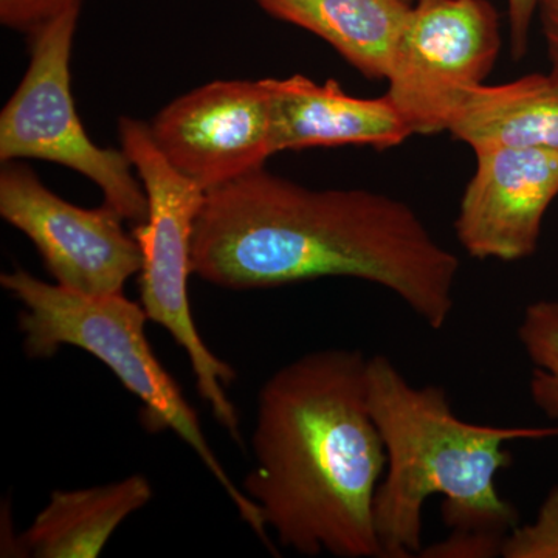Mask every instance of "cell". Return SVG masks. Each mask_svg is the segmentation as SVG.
Listing matches in <instances>:
<instances>
[{
    "mask_svg": "<svg viewBox=\"0 0 558 558\" xmlns=\"http://www.w3.org/2000/svg\"><path fill=\"white\" fill-rule=\"evenodd\" d=\"M366 389L379 428L387 469L374 499L381 558L416 557L424 549V508L442 497L450 532L506 538L520 524L519 510L499 494L497 476L512 464L506 446L556 438L558 427H497L464 421L446 389L416 387L391 359L368 357Z\"/></svg>",
    "mask_w": 558,
    "mask_h": 558,
    "instance_id": "3957f363",
    "label": "cell"
},
{
    "mask_svg": "<svg viewBox=\"0 0 558 558\" xmlns=\"http://www.w3.org/2000/svg\"><path fill=\"white\" fill-rule=\"evenodd\" d=\"M505 538L475 532H450L444 542L422 549L418 557L428 558H490L501 557Z\"/></svg>",
    "mask_w": 558,
    "mask_h": 558,
    "instance_id": "ac0fdd59",
    "label": "cell"
},
{
    "mask_svg": "<svg viewBox=\"0 0 558 558\" xmlns=\"http://www.w3.org/2000/svg\"><path fill=\"white\" fill-rule=\"evenodd\" d=\"M274 98L277 153L322 146L396 148L413 135L387 95L360 98L337 81L318 84L310 76L267 78Z\"/></svg>",
    "mask_w": 558,
    "mask_h": 558,
    "instance_id": "8fae6325",
    "label": "cell"
},
{
    "mask_svg": "<svg viewBox=\"0 0 558 558\" xmlns=\"http://www.w3.org/2000/svg\"><path fill=\"white\" fill-rule=\"evenodd\" d=\"M149 131L161 156L205 193L278 154L267 78L218 80L186 92L154 117Z\"/></svg>",
    "mask_w": 558,
    "mask_h": 558,
    "instance_id": "9c48e42d",
    "label": "cell"
},
{
    "mask_svg": "<svg viewBox=\"0 0 558 558\" xmlns=\"http://www.w3.org/2000/svg\"><path fill=\"white\" fill-rule=\"evenodd\" d=\"M407 2L414 3L416 0H407Z\"/></svg>",
    "mask_w": 558,
    "mask_h": 558,
    "instance_id": "44dd1931",
    "label": "cell"
},
{
    "mask_svg": "<svg viewBox=\"0 0 558 558\" xmlns=\"http://www.w3.org/2000/svg\"><path fill=\"white\" fill-rule=\"evenodd\" d=\"M459 205L454 231L475 259L512 263L538 247L543 219L558 196V153L484 148Z\"/></svg>",
    "mask_w": 558,
    "mask_h": 558,
    "instance_id": "30bf717a",
    "label": "cell"
},
{
    "mask_svg": "<svg viewBox=\"0 0 558 558\" xmlns=\"http://www.w3.org/2000/svg\"><path fill=\"white\" fill-rule=\"evenodd\" d=\"M368 355L323 349L260 388L244 481L279 545L300 556L381 558L374 499L387 450L371 414Z\"/></svg>",
    "mask_w": 558,
    "mask_h": 558,
    "instance_id": "7a4b0ae2",
    "label": "cell"
},
{
    "mask_svg": "<svg viewBox=\"0 0 558 558\" xmlns=\"http://www.w3.org/2000/svg\"><path fill=\"white\" fill-rule=\"evenodd\" d=\"M517 336L532 363L529 379L532 402L558 427V300L529 304Z\"/></svg>",
    "mask_w": 558,
    "mask_h": 558,
    "instance_id": "9a60e30c",
    "label": "cell"
},
{
    "mask_svg": "<svg viewBox=\"0 0 558 558\" xmlns=\"http://www.w3.org/2000/svg\"><path fill=\"white\" fill-rule=\"evenodd\" d=\"M501 557L558 558V486L550 488L529 524H517L506 535Z\"/></svg>",
    "mask_w": 558,
    "mask_h": 558,
    "instance_id": "2e32d148",
    "label": "cell"
},
{
    "mask_svg": "<svg viewBox=\"0 0 558 558\" xmlns=\"http://www.w3.org/2000/svg\"><path fill=\"white\" fill-rule=\"evenodd\" d=\"M447 132L473 150L558 153V75L531 73L509 83L481 84L459 106Z\"/></svg>",
    "mask_w": 558,
    "mask_h": 558,
    "instance_id": "7c38bea8",
    "label": "cell"
},
{
    "mask_svg": "<svg viewBox=\"0 0 558 558\" xmlns=\"http://www.w3.org/2000/svg\"><path fill=\"white\" fill-rule=\"evenodd\" d=\"M488 0H416L389 62L387 97L410 131H449L470 92L486 83L501 50Z\"/></svg>",
    "mask_w": 558,
    "mask_h": 558,
    "instance_id": "52a82bcc",
    "label": "cell"
},
{
    "mask_svg": "<svg viewBox=\"0 0 558 558\" xmlns=\"http://www.w3.org/2000/svg\"><path fill=\"white\" fill-rule=\"evenodd\" d=\"M81 5L32 33L31 61L0 112V161L46 160L92 180L105 205L135 226L148 218V196L123 149L101 148L87 135L72 94L73 38Z\"/></svg>",
    "mask_w": 558,
    "mask_h": 558,
    "instance_id": "8992f818",
    "label": "cell"
},
{
    "mask_svg": "<svg viewBox=\"0 0 558 558\" xmlns=\"http://www.w3.org/2000/svg\"><path fill=\"white\" fill-rule=\"evenodd\" d=\"M458 256L403 201L362 189L314 190L266 167L205 193L191 271L229 290L322 278L395 293L429 329L454 310Z\"/></svg>",
    "mask_w": 558,
    "mask_h": 558,
    "instance_id": "6da1fadb",
    "label": "cell"
},
{
    "mask_svg": "<svg viewBox=\"0 0 558 558\" xmlns=\"http://www.w3.org/2000/svg\"><path fill=\"white\" fill-rule=\"evenodd\" d=\"M0 216L33 242L62 288L87 295L123 293L128 279L142 270V248L119 213L105 204L95 209L70 204L20 161L2 163Z\"/></svg>",
    "mask_w": 558,
    "mask_h": 558,
    "instance_id": "ba28073f",
    "label": "cell"
},
{
    "mask_svg": "<svg viewBox=\"0 0 558 558\" xmlns=\"http://www.w3.org/2000/svg\"><path fill=\"white\" fill-rule=\"evenodd\" d=\"M275 20L314 33L369 81L387 80L413 3L407 0H255Z\"/></svg>",
    "mask_w": 558,
    "mask_h": 558,
    "instance_id": "4fadbf2b",
    "label": "cell"
},
{
    "mask_svg": "<svg viewBox=\"0 0 558 558\" xmlns=\"http://www.w3.org/2000/svg\"><path fill=\"white\" fill-rule=\"evenodd\" d=\"M153 495L143 475L105 486L54 490L22 535L21 549L38 558L98 557L120 524L145 508Z\"/></svg>",
    "mask_w": 558,
    "mask_h": 558,
    "instance_id": "5bb4252c",
    "label": "cell"
},
{
    "mask_svg": "<svg viewBox=\"0 0 558 558\" xmlns=\"http://www.w3.org/2000/svg\"><path fill=\"white\" fill-rule=\"evenodd\" d=\"M537 9L538 0H508L510 54L515 61L526 57L529 35Z\"/></svg>",
    "mask_w": 558,
    "mask_h": 558,
    "instance_id": "d6986e66",
    "label": "cell"
},
{
    "mask_svg": "<svg viewBox=\"0 0 558 558\" xmlns=\"http://www.w3.org/2000/svg\"><path fill=\"white\" fill-rule=\"evenodd\" d=\"M119 137L148 196V218L132 231L143 255L140 304L150 322L163 326L186 352L201 398L240 440V418L226 392L236 374L205 344L190 307L191 242L205 191L161 156L149 123L121 117Z\"/></svg>",
    "mask_w": 558,
    "mask_h": 558,
    "instance_id": "5b68a950",
    "label": "cell"
},
{
    "mask_svg": "<svg viewBox=\"0 0 558 558\" xmlns=\"http://www.w3.org/2000/svg\"><path fill=\"white\" fill-rule=\"evenodd\" d=\"M537 16L550 62V72L558 75V0H538Z\"/></svg>",
    "mask_w": 558,
    "mask_h": 558,
    "instance_id": "ffe728a7",
    "label": "cell"
},
{
    "mask_svg": "<svg viewBox=\"0 0 558 558\" xmlns=\"http://www.w3.org/2000/svg\"><path fill=\"white\" fill-rule=\"evenodd\" d=\"M0 284L22 304L20 330L27 355L49 359L62 347H75L105 363L142 403L143 427L153 433L171 429L185 440L229 495L241 519L274 553L258 506L227 475L208 446L196 411L154 354L145 330L149 318L142 304L123 293L87 295L50 284L24 269L2 274Z\"/></svg>",
    "mask_w": 558,
    "mask_h": 558,
    "instance_id": "277c9868",
    "label": "cell"
},
{
    "mask_svg": "<svg viewBox=\"0 0 558 558\" xmlns=\"http://www.w3.org/2000/svg\"><path fill=\"white\" fill-rule=\"evenodd\" d=\"M83 0H0V22L10 31L32 33Z\"/></svg>",
    "mask_w": 558,
    "mask_h": 558,
    "instance_id": "e0dca14e",
    "label": "cell"
}]
</instances>
